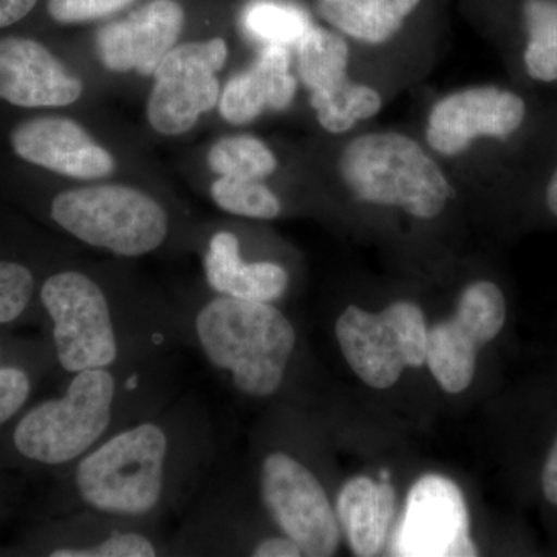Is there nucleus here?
Wrapping results in <instances>:
<instances>
[{"label": "nucleus", "instance_id": "nucleus-1", "mask_svg": "<svg viewBox=\"0 0 557 557\" xmlns=\"http://www.w3.org/2000/svg\"><path fill=\"white\" fill-rule=\"evenodd\" d=\"M218 458L208 403L182 391L54 475L38 519L91 508L164 523L203 493Z\"/></svg>", "mask_w": 557, "mask_h": 557}, {"label": "nucleus", "instance_id": "nucleus-2", "mask_svg": "<svg viewBox=\"0 0 557 557\" xmlns=\"http://www.w3.org/2000/svg\"><path fill=\"white\" fill-rule=\"evenodd\" d=\"M64 379L61 394L33 401L0 431V467L54 478L182 392L174 355Z\"/></svg>", "mask_w": 557, "mask_h": 557}, {"label": "nucleus", "instance_id": "nucleus-3", "mask_svg": "<svg viewBox=\"0 0 557 557\" xmlns=\"http://www.w3.org/2000/svg\"><path fill=\"white\" fill-rule=\"evenodd\" d=\"M38 329L58 373L137 364L183 347L177 302L127 282L57 267L39 288Z\"/></svg>", "mask_w": 557, "mask_h": 557}, {"label": "nucleus", "instance_id": "nucleus-4", "mask_svg": "<svg viewBox=\"0 0 557 557\" xmlns=\"http://www.w3.org/2000/svg\"><path fill=\"white\" fill-rule=\"evenodd\" d=\"M183 347L240 395L274 398L287 386L298 354V332L274 304L219 295L177 302Z\"/></svg>", "mask_w": 557, "mask_h": 557}, {"label": "nucleus", "instance_id": "nucleus-5", "mask_svg": "<svg viewBox=\"0 0 557 557\" xmlns=\"http://www.w3.org/2000/svg\"><path fill=\"white\" fill-rule=\"evenodd\" d=\"M339 174L355 199L421 220L438 218L456 197L448 175L423 146L394 131L351 139L341 153Z\"/></svg>", "mask_w": 557, "mask_h": 557}, {"label": "nucleus", "instance_id": "nucleus-6", "mask_svg": "<svg viewBox=\"0 0 557 557\" xmlns=\"http://www.w3.org/2000/svg\"><path fill=\"white\" fill-rule=\"evenodd\" d=\"M46 218L62 233L119 258H141L164 247L172 219L159 200L126 185L60 190Z\"/></svg>", "mask_w": 557, "mask_h": 557}, {"label": "nucleus", "instance_id": "nucleus-7", "mask_svg": "<svg viewBox=\"0 0 557 557\" xmlns=\"http://www.w3.org/2000/svg\"><path fill=\"white\" fill-rule=\"evenodd\" d=\"M3 555L33 557H171L163 522L83 508L36 519Z\"/></svg>", "mask_w": 557, "mask_h": 557}, {"label": "nucleus", "instance_id": "nucleus-8", "mask_svg": "<svg viewBox=\"0 0 557 557\" xmlns=\"http://www.w3.org/2000/svg\"><path fill=\"white\" fill-rule=\"evenodd\" d=\"M258 486L267 516L302 556L336 555L341 530L335 509L317 472L298 454L281 446L263 450Z\"/></svg>", "mask_w": 557, "mask_h": 557}, {"label": "nucleus", "instance_id": "nucleus-9", "mask_svg": "<svg viewBox=\"0 0 557 557\" xmlns=\"http://www.w3.org/2000/svg\"><path fill=\"white\" fill-rule=\"evenodd\" d=\"M426 318L417 304L398 300L379 313L347 307L335 325L341 351L369 387L394 386L406 368L426 364Z\"/></svg>", "mask_w": 557, "mask_h": 557}, {"label": "nucleus", "instance_id": "nucleus-10", "mask_svg": "<svg viewBox=\"0 0 557 557\" xmlns=\"http://www.w3.org/2000/svg\"><path fill=\"white\" fill-rule=\"evenodd\" d=\"M228 58L222 38L180 44L153 72L148 100V120L153 131L182 135L193 129L203 113L219 104L220 72Z\"/></svg>", "mask_w": 557, "mask_h": 557}, {"label": "nucleus", "instance_id": "nucleus-11", "mask_svg": "<svg viewBox=\"0 0 557 557\" xmlns=\"http://www.w3.org/2000/svg\"><path fill=\"white\" fill-rule=\"evenodd\" d=\"M507 321V300L496 284L479 281L458 299L456 314L428 332L426 364L448 394H461L474 380L480 347L496 339Z\"/></svg>", "mask_w": 557, "mask_h": 557}, {"label": "nucleus", "instance_id": "nucleus-12", "mask_svg": "<svg viewBox=\"0 0 557 557\" xmlns=\"http://www.w3.org/2000/svg\"><path fill=\"white\" fill-rule=\"evenodd\" d=\"M392 556L469 557L478 547L469 534L467 502L448 478L429 474L410 487L391 545Z\"/></svg>", "mask_w": 557, "mask_h": 557}, {"label": "nucleus", "instance_id": "nucleus-13", "mask_svg": "<svg viewBox=\"0 0 557 557\" xmlns=\"http://www.w3.org/2000/svg\"><path fill=\"white\" fill-rule=\"evenodd\" d=\"M522 95L498 86H474L446 95L429 112L426 139L438 156L457 157L483 138L509 139L525 126Z\"/></svg>", "mask_w": 557, "mask_h": 557}, {"label": "nucleus", "instance_id": "nucleus-14", "mask_svg": "<svg viewBox=\"0 0 557 557\" xmlns=\"http://www.w3.org/2000/svg\"><path fill=\"white\" fill-rule=\"evenodd\" d=\"M9 145L16 159L38 170L78 180L108 177L115 170L110 152L101 148L76 121L35 115L11 126Z\"/></svg>", "mask_w": 557, "mask_h": 557}, {"label": "nucleus", "instance_id": "nucleus-15", "mask_svg": "<svg viewBox=\"0 0 557 557\" xmlns=\"http://www.w3.org/2000/svg\"><path fill=\"white\" fill-rule=\"evenodd\" d=\"M83 81L39 39L0 36V102L24 110L60 109L83 97Z\"/></svg>", "mask_w": 557, "mask_h": 557}, {"label": "nucleus", "instance_id": "nucleus-16", "mask_svg": "<svg viewBox=\"0 0 557 557\" xmlns=\"http://www.w3.org/2000/svg\"><path fill=\"white\" fill-rule=\"evenodd\" d=\"M186 14L177 0H149L95 36L98 58L110 72L153 75L175 46Z\"/></svg>", "mask_w": 557, "mask_h": 557}, {"label": "nucleus", "instance_id": "nucleus-17", "mask_svg": "<svg viewBox=\"0 0 557 557\" xmlns=\"http://www.w3.org/2000/svg\"><path fill=\"white\" fill-rule=\"evenodd\" d=\"M201 262L208 288L219 295L274 304L287 293V269L273 260L245 258L234 231L219 230L208 236Z\"/></svg>", "mask_w": 557, "mask_h": 557}, {"label": "nucleus", "instance_id": "nucleus-18", "mask_svg": "<svg viewBox=\"0 0 557 557\" xmlns=\"http://www.w3.org/2000/svg\"><path fill=\"white\" fill-rule=\"evenodd\" d=\"M287 47L263 46L251 67L237 73L220 91V115L234 126L258 120L265 110H285L298 90Z\"/></svg>", "mask_w": 557, "mask_h": 557}, {"label": "nucleus", "instance_id": "nucleus-19", "mask_svg": "<svg viewBox=\"0 0 557 557\" xmlns=\"http://www.w3.org/2000/svg\"><path fill=\"white\" fill-rule=\"evenodd\" d=\"M57 359L49 339L20 335L16 327H0V431L13 423L50 376Z\"/></svg>", "mask_w": 557, "mask_h": 557}, {"label": "nucleus", "instance_id": "nucleus-20", "mask_svg": "<svg viewBox=\"0 0 557 557\" xmlns=\"http://www.w3.org/2000/svg\"><path fill=\"white\" fill-rule=\"evenodd\" d=\"M394 487L386 480L355 478L341 490L336 502V518L357 556L380 555L395 518Z\"/></svg>", "mask_w": 557, "mask_h": 557}, {"label": "nucleus", "instance_id": "nucleus-21", "mask_svg": "<svg viewBox=\"0 0 557 557\" xmlns=\"http://www.w3.org/2000/svg\"><path fill=\"white\" fill-rule=\"evenodd\" d=\"M22 242L0 234V327H38L39 288L57 269Z\"/></svg>", "mask_w": 557, "mask_h": 557}, {"label": "nucleus", "instance_id": "nucleus-22", "mask_svg": "<svg viewBox=\"0 0 557 557\" xmlns=\"http://www.w3.org/2000/svg\"><path fill=\"white\" fill-rule=\"evenodd\" d=\"M421 0H317L319 16L347 38L381 46L401 30Z\"/></svg>", "mask_w": 557, "mask_h": 557}, {"label": "nucleus", "instance_id": "nucleus-23", "mask_svg": "<svg viewBox=\"0 0 557 557\" xmlns=\"http://www.w3.org/2000/svg\"><path fill=\"white\" fill-rule=\"evenodd\" d=\"M296 50L298 75L310 95L335 89L348 79L350 47L341 33L311 25Z\"/></svg>", "mask_w": 557, "mask_h": 557}, {"label": "nucleus", "instance_id": "nucleus-24", "mask_svg": "<svg viewBox=\"0 0 557 557\" xmlns=\"http://www.w3.org/2000/svg\"><path fill=\"white\" fill-rule=\"evenodd\" d=\"M522 64L539 84L557 83V0H523Z\"/></svg>", "mask_w": 557, "mask_h": 557}, {"label": "nucleus", "instance_id": "nucleus-25", "mask_svg": "<svg viewBox=\"0 0 557 557\" xmlns=\"http://www.w3.org/2000/svg\"><path fill=\"white\" fill-rule=\"evenodd\" d=\"M310 104L322 129L339 135L373 119L383 108V98L373 87L348 78L335 89L311 94Z\"/></svg>", "mask_w": 557, "mask_h": 557}, {"label": "nucleus", "instance_id": "nucleus-26", "mask_svg": "<svg viewBox=\"0 0 557 557\" xmlns=\"http://www.w3.org/2000/svg\"><path fill=\"white\" fill-rule=\"evenodd\" d=\"M208 164L220 177L263 180L277 170L273 150L252 135L219 139L208 152Z\"/></svg>", "mask_w": 557, "mask_h": 557}, {"label": "nucleus", "instance_id": "nucleus-27", "mask_svg": "<svg viewBox=\"0 0 557 557\" xmlns=\"http://www.w3.org/2000/svg\"><path fill=\"white\" fill-rule=\"evenodd\" d=\"M242 25L251 38L263 46L292 47L299 42L311 27L306 11L289 3L256 0L242 14Z\"/></svg>", "mask_w": 557, "mask_h": 557}, {"label": "nucleus", "instance_id": "nucleus-28", "mask_svg": "<svg viewBox=\"0 0 557 557\" xmlns=\"http://www.w3.org/2000/svg\"><path fill=\"white\" fill-rule=\"evenodd\" d=\"M211 197L237 218L273 220L282 212L281 200L262 180L220 177L211 185Z\"/></svg>", "mask_w": 557, "mask_h": 557}, {"label": "nucleus", "instance_id": "nucleus-29", "mask_svg": "<svg viewBox=\"0 0 557 557\" xmlns=\"http://www.w3.org/2000/svg\"><path fill=\"white\" fill-rule=\"evenodd\" d=\"M137 0H47V14L61 25L104 20L126 10Z\"/></svg>", "mask_w": 557, "mask_h": 557}, {"label": "nucleus", "instance_id": "nucleus-30", "mask_svg": "<svg viewBox=\"0 0 557 557\" xmlns=\"http://www.w3.org/2000/svg\"><path fill=\"white\" fill-rule=\"evenodd\" d=\"M22 491H24V475L0 467V523L16 511Z\"/></svg>", "mask_w": 557, "mask_h": 557}, {"label": "nucleus", "instance_id": "nucleus-31", "mask_svg": "<svg viewBox=\"0 0 557 557\" xmlns=\"http://www.w3.org/2000/svg\"><path fill=\"white\" fill-rule=\"evenodd\" d=\"M38 3L39 0H0V30L27 20Z\"/></svg>", "mask_w": 557, "mask_h": 557}, {"label": "nucleus", "instance_id": "nucleus-32", "mask_svg": "<svg viewBox=\"0 0 557 557\" xmlns=\"http://www.w3.org/2000/svg\"><path fill=\"white\" fill-rule=\"evenodd\" d=\"M542 491L549 504L557 507V437L549 449L544 471H542Z\"/></svg>", "mask_w": 557, "mask_h": 557}, {"label": "nucleus", "instance_id": "nucleus-33", "mask_svg": "<svg viewBox=\"0 0 557 557\" xmlns=\"http://www.w3.org/2000/svg\"><path fill=\"white\" fill-rule=\"evenodd\" d=\"M545 207H547L549 214L557 218V160L549 177L547 185H545Z\"/></svg>", "mask_w": 557, "mask_h": 557}]
</instances>
